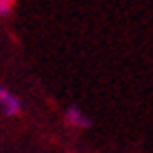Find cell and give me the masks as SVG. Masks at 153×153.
<instances>
[{
	"label": "cell",
	"instance_id": "1",
	"mask_svg": "<svg viewBox=\"0 0 153 153\" xmlns=\"http://www.w3.org/2000/svg\"><path fill=\"white\" fill-rule=\"evenodd\" d=\"M0 105H2L4 114H9V116H16V114L20 112V101H18V96H13L9 90H4V88H0Z\"/></svg>",
	"mask_w": 153,
	"mask_h": 153
},
{
	"label": "cell",
	"instance_id": "2",
	"mask_svg": "<svg viewBox=\"0 0 153 153\" xmlns=\"http://www.w3.org/2000/svg\"><path fill=\"white\" fill-rule=\"evenodd\" d=\"M66 120L70 123V125H76V127H88V125H90V120H88V118L83 116L76 107H70V109L66 112Z\"/></svg>",
	"mask_w": 153,
	"mask_h": 153
},
{
	"label": "cell",
	"instance_id": "3",
	"mask_svg": "<svg viewBox=\"0 0 153 153\" xmlns=\"http://www.w3.org/2000/svg\"><path fill=\"white\" fill-rule=\"evenodd\" d=\"M13 4H16V0H0V16H9L13 11Z\"/></svg>",
	"mask_w": 153,
	"mask_h": 153
}]
</instances>
